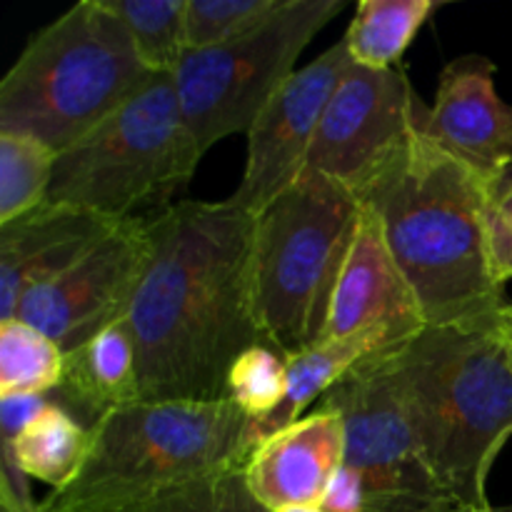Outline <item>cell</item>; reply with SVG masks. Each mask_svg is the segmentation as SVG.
<instances>
[{"label": "cell", "mask_w": 512, "mask_h": 512, "mask_svg": "<svg viewBox=\"0 0 512 512\" xmlns=\"http://www.w3.org/2000/svg\"><path fill=\"white\" fill-rule=\"evenodd\" d=\"M285 512H325L323 508H293V510H285Z\"/></svg>", "instance_id": "cell-31"}, {"label": "cell", "mask_w": 512, "mask_h": 512, "mask_svg": "<svg viewBox=\"0 0 512 512\" xmlns=\"http://www.w3.org/2000/svg\"><path fill=\"white\" fill-rule=\"evenodd\" d=\"M360 215L363 205L355 190L310 170L258 213L255 315L265 343L283 358L325 340Z\"/></svg>", "instance_id": "cell-6"}, {"label": "cell", "mask_w": 512, "mask_h": 512, "mask_svg": "<svg viewBox=\"0 0 512 512\" xmlns=\"http://www.w3.org/2000/svg\"><path fill=\"white\" fill-rule=\"evenodd\" d=\"M450 512H468V510H450Z\"/></svg>", "instance_id": "cell-33"}, {"label": "cell", "mask_w": 512, "mask_h": 512, "mask_svg": "<svg viewBox=\"0 0 512 512\" xmlns=\"http://www.w3.org/2000/svg\"><path fill=\"white\" fill-rule=\"evenodd\" d=\"M495 70L485 55H458L423 110L425 133L488 183L512 165V105L495 90Z\"/></svg>", "instance_id": "cell-13"}, {"label": "cell", "mask_w": 512, "mask_h": 512, "mask_svg": "<svg viewBox=\"0 0 512 512\" xmlns=\"http://www.w3.org/2000/svg\"><path fill=\"white\" fill-rule=\"evenodd\" d=\"M348 65L350 53L340 40L290 75L248 130L243 180L228 198L230 203L258 215L298 183L308 168V153L325 105Z\"/></svg>", "instance_id": "cell-12"}, {"label": "cell", "mask_w": 512, "mask_h": 512, "mask_svg": "<svg viewBox=\"0 0 512 512\" xmlns=\"http://www.w3.org/2000/svg\"><path fill=\"white\" fill-rule=\"evenodd\" d=\"M288 358L268 343L253 345L233 363L228 375V398L243 408L253 423L268 418L285 398Z\"/></svg>", "instance_id": "cell-24"}, {"label": "cell", "mask_w": 512, "mask_h": 512, "mask_svg": "<svg viewBox=\"0 0 512 512\" xmlns=\"http://www.w3.org/2000/svg\"><path fill=\"white\" fill-rule=\"evenodd\" d=\"M128 30L140 63L153 75H173L188 55V0H103Z\"/></svg>", "instance_id": "cell-21"}, {"label": "cell", "mask_w": 512, "mask_h": 512, "mask_svg": "<svg viewBox=\"0 0 512 512\" xmlns=\"http://www.w3.org/2000/svg\"><path fill=\"white\" fill-rule=\"evenodd\" d=\"M118 223L123 220L43 203L33 213L0 225V320L15 318L28 290L78 263Z\"/></svg>", "instance_id": "cell-16"}, {"label": "cell", "mask_w": 512, "mask_h": 512, "mask_svg": "<svg viewBox=\"0 0 512 512\" xmlns=\"http://www.w3.org/2000/svg\"><path fill=\"white\" fill-rule=\"evenodd\" d=\"M48 400V395L0 398V430H3V443H10L48 405Z\"/></svg>", "instance_id": "cell-28"}, {"label": "cell", "mask_w": 512, "mask_h": 512, "mask_svg": "<svg viewBox=\"0 0 512 512\" xmlns=\"http://www.w3.org/2000/svg\"><path fill=\"white\" fill-rule=\"evenodd\" d=\"M150 78L103 0H80L35 33L0 80V133L30 135L63 153Z\"/></svg>", "instance_id": "cell-5"}, {"label": "cell", "mask_w": 512, "mask_h": 512, "mask_svg": "<svg viewBox=\"0 0 512 512\" xmlns=\"http://www.w3.org/2000/svg\"><path fill=\"white\" fill-rule=\"evenodd\" d=\"M485 512H512V505H508V508H490V510H485Z\"/></svg>", "instance_id": "cell-32"}, {"label": "cell", "mask_w": 512, "mask_h": 512, "mask_svg": "<svg viewBox=\"0 0 512 512\" xmlns=\"http://www.w3.org/2000/svg\"><path fill=\"white\" fill-rule=\"evenodd\" d=\"M498 328H500V335H503L505 350H508V358H510V365H512V303L505 305V310L500 313Z\"/></svg>", "instance_id": "cell-30"}, {"label": "cell", "mask_w": 512, "mask_h": 512, "mask_svg": "<svg viewBox=\"0 0 512 512\" xmlns=\"http://www.w3.org/2000/svg\"><path fill=\"white\" fill-rule=\"evenodd\" d=\"M153 253L128 318L148 403L228 400L235 360L265 343L255 315L258 215L180 200L148 218Z\"/></svg>", "instance_id": "cell-1"}, {"label": "cell", "mask_w": 512, "mask_h": 512, "mask_svg": "<svg viewBox=\"0 0 512 512\" xmlns=\"http://www.w3.org/2000/svg\"><path fill=\"white\" fill-rule=\"evenodd\" d=\"M345 425L338 410L320 403L280 433L265 438L245 463L255 498L270 512L323 508L343 470Z\"/></svg>", "instance_id": "cell-14"}, {"label": "cell", "mask_w": 512, "mask_h": 512, "mask_svg": "<svg viewBox=\"0 0 512 512\" xmlns=\"http://www.w3.org/2000/svg\"><path fill=\"white\" fill-rule=\"evenodd\" d=\"M345 5V0H285L278 13L240 38L188 50L173 83L203 158L220 140L248 135L255 118L298 70L300 53Z\"/></svg>", "instance_id": "cell-9"}, {"label": "cell", "mask_w": 512, "mask_h": 512, "mask_svg": "<svg viewBox=\"0 0 512 512\" xmlns=\"http://www.w3.org/2000/svg\"><path fill=\"white\" fill-rule=\"evenodd\" d=\"M390 360L438 488L468 512L493 508L488 475L512 435V365L498 320L425 325Z\"/></svg>", "instance_id": "cell-3"}, {"label": "cell", "mask_w": 512, "mask_h": 512, "mask_svg": "<svg viewBox=\"0 0 512 512\" xmlns=\"http://www.w3.org/2000/svg\"><path fill=\"white\" fill-rule=\"evenodd\" d=\"M420 108L423 100L403 68L373 70L350 60L325 105L305 170L360 193L413 128Z\"/></svg>", "instance_id": "cell-11"}, {"label": "cell", "mask_w": 512, "mask_h": 512, "mask_svg": "<svg viewBox=\"0 0 512 512\" xmlns=\"http://www.w3.org/2000/svg\"><path fill=\"white\" fill-rule=\"evenodd\" d=\"M285 0H188V50L213 48L240 38L278 13Z\"/></svg>", "instance_id": "cell-26"}, {"label": "cell", "mask_w": 512, "mask_h": 512, "mask_svg": "<svg viewBox=\"0 0 512 512\" xmlns=\"http://www.w3.org/2000/svg\"><path fill=\"white\" fill-rule=\"evenodd\" d=\"M200 160L173 75H153L98 128L58 153L45 203L110 220L148 218L143 210L168 208Z\"/></svg>", "instance_id": "cell-7"}, {"label": "cell", "mask_w": 512, "mask_h": 512, "mask_svg": "<svg viewBox=\"0 0 512 512\" xmlns=\"http://www.w3.org/2000/svg\"><path fill=\"white\" fill-rule=\"evenodd\" d=\"M90 443L93 428L50 398L10 443H3V468L18 470L25 478L40 480L53 490H63L83 468Z\"/></svg>", "instance_id": "cell-19"}, {"label": "cell", "mask_w": 512, "mask_h": 512, "mask_svg": "<svg viewBox=\"0 0 512 512\" xmlns=\"http://www.w3.org/2000/svg\"><path fill=\"white\" fill-rule=\"evenodd\" d=\"M438 8L435 0H360L343 38L350 60L373 70L395 68Z\"/></svg>", "instance_id": "cell-20"}, {"label": "cell", "mask_w": 512, "mask_h": 512, "mask_svg": "<svg viewBox=\"0 0 512 512\" xmlns=\"http://www.w3.org/2000/svg\"><path fill=\"white\" fill-rule=\"evenodd\" d=\"M130 512H270L250 490L245 465L193 480Z\"/></svg>", "instance_id": "cell-25"}, {"label": "cell", "mask_w": 512, "mask_h": 512, "mask_svg": "<svg viewBox=\"0 0 512 512\" xmlns=\"http://www.w3.org/2000/svg\"><path fill=\"white\" fill-rule=\"evenodd\" d=\"M390 350L370 355L323 398L345 425L343 470L325 512H450L463 510L438 488L418 448Z\"/></svg>", "instance_id": "cell-8"}, {"label": "cell", "mask_w": 512, "mask_h": 512, "mask_svg": "<svg viewBox=\"0 0 512 512\" xmlns=\"http://www.w3.org/2000/svg\"><path fill=\"white\" fill-rule=\"evenodd\" d=\"M418 120L358 198L378 218L425 325L493 323L505 285L488 245V180L445 153Z\"/></svg>", "instance_id": "cell-2"}, {"label": "cell", "mask_w": 512, "mask_h": 512, "mask_svg": "<svg viewBox=\"0 0 512 512\" xmlns=\"http://www.w3.org/2000/svg\"><path fill=\"white\" fill-rule=\"evenodd\" d=\"M255 450L253 420L233 400L140 403L93 428L83 468L50 490L40 512H130L168 490L240 468Z\"/></svg>", "instance_id": "cell-4"}, {"label": "cell", "mask_w": 512, "mask_h": 512, "mask_svg": "<svg viewBox=\"0 0 512 512\" xmlns=\"http://www.w3.org/2000/svg\"><path fill=\"white\" fill-rule=\"evenodd\" d=\"M395 345L400 343H395L385 330H360V333L345 335V338L323 340V343L290 358L288 388H285L283 403L268 418L253 423L255 448L265 438L280 433L295 420L303 418L308 405H313L315 400H323L363 360L385 348H395Z\"/></svg>", "instance_id": "cell-18"}, {"label": "cell", "mask_w": 512, "mask_h": 512, "mask_svg": "<svg viewBox=\"0 0 512 512\" xmlns=\"http://www.w3.org/2000/svg\"><path fill=\"white\" fill-rule=\"evenodd\" d=\"M488 245L495 278L512 280V165L488 183Z\"/></svg>", "instance_id": "cell-27"}, {"label": "cell", "mask_w": 512, "mask_h": 512, "mask_svg": "<svg viewBox=\"0 0 512 512\" xmlns=\"http://www.w3.org/2000/svg\"><path fill=\"white\" fill-rule=\"evenodd\" d=\"M423 328L418 300L390 255L383 228L363 205L358 233L333 295L325 340L360 330H385L395 343H405Z\"/></svg>", "instance_id": "cell-15"}, {"label": "cell", "mask_w": 512, "mask_h": 512, "mask_svg": "<svg viewBox=\"0 0 512 512\" xmlns=\"http://www.w3.org/2000/svg\"><path fill=\"white\" fill-rule=\"evenodd\" d=\"M65 353L53 338L20 318L0 320V398L58 390Z\"/></svg>", "instance_id": "cell-22"}, {"label": "cell", "mask_w": 512, "mask_h": 512, "mask_svg": "<svg viewBox=\"0 0 512 512\" xmlns=\"http://www.w3.org/2000/svg\"><path fill=\"white\" fill-rule=\"evenodd\" d=\"M50 395L88 428L113 410L140 403L138 363L125 325H113L65 355L63 380Z\"/></svg>", "instance_id": "cell-17"}, {"label": "cell", "mask_w": 512, "mask_h": 512, "mask_svg": "<svg viewBox=\"0 0 512 512\" xmlns=\"http://www.w3.org/2000/svg\"><path fill=\"white\" fill-rule=\"evenodd\" d=\"M58 153L30 135L0 133V225L33 213L48 200Z\"/></svg>", "instance_id": "cell-23"}, {"label": "cell", "mask_w": 512, "mask_h": 512, "mask_svg": "<svg viewBox=\"0 0 512 512\" xmlns=\"http://www.w3.org/2000/svg\"><path fill=\"white\" fill-rule=\"evenodd\" d=\"M0 512H40L38 503H25L15 498L10 490L0 488Z\"/></svg>", "instance_id": "cell-29"}, {"label": "cell", "mask_w": 512, "mask_h": 512, "mask_svg": "<svg viewBox=\"0 0 512 512\" xmlns=\"http://www.w3.org/2000/svg\"><path fill=\"white\" fill-rule=\"evenodd\" d=\"M153 238L148 218L123 220L78 263L28 290L15 318L53 338L65 355L120 325L148 270Z\"/></svg>", "instance_id": "cell-10"}]
</instances>
